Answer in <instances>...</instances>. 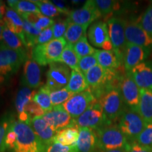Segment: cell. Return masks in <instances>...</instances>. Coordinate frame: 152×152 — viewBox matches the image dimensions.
Listing matches in <instances>:
<instances>
[{
  "label": "cell",
  "mask_w": 152,
  "mask_h": 152,
  "mask_svg": "<svg viewBox=\"0 0 152 152\" xmlns=\"http://www.w3.org/2000/svg\"><path fill=\"white\" fill-rule=\"evenodd\" d=\"M14 120L10 114H6L0 118V152L6 151L4 142L7 132Z\"/></svg>",
  "instance_id": "37"
},
{
  "label": "cell",
  "mask_w": 152,
  "mask_h": 152,
  "mask_svg": "<svg viewBox=\"0 0 152 152\" xmlns=\"http://www.w3.org/2000/svg\"><path fill=\"white\" fill-rule=\"evenodd\" d=\"M87 37L91 45L103 50H113V46L110 39L109 28L106 22L96 20L90 26Z\"/></svg>",
  "instance_id": "12"
},
{
  "label": "cell",
  "mask_w": 152,
  "mask_h": 152,
  "mask_svg": "<svg viewBox=\"0 0 152 152\" xmlns=\"http://www.w3.org/2000/svg\"><path fill=\"white\" fill-rule=\"evenodd\" d=\"M7 7H6L5 4L3 1H0V18L3 19L4 16L6 11H7Z\"/></svg>",
  "instance_id": "47"
},
{
  "label": "cell",
  "mask_w": 152,
  "mask_h": 152,
  "mask_svg": "<svg viewBox=\"0 0 152 152\" xmlns=\"http://www.w3.org/2000/svg\"><path fill=\"white\" fill-rule=\"evenodd\" d=\"M135 141L141 145L152 148V123H148L143 131L136 138Z\"/></svg>",
  "instance_id": "40"
},
{
  "label": "cell",
  "mask_w": 152,
  "mask_h": 152,
  "mask_svg": "<svg viewBox=\"0 0 152 152\" xmlns=\"http://www.w3.org/2000/svg\"><path fill=\"white\" fill-rule=\"evenodd\" d=\"M46 152H79L75 146H66L58 143V142H53L52 144L47 148Z\"/></svg>",
  "instance_id": "44"
},
{
  "label": "cell",
  "mask_w": 152,
  "mask_h": 152,
  "mask_svg": "<svg viewBox=\"0 0 152 152\" xmlns=\"http://www.w3.org/2000/svg\"><path fill=\"white\" fill-rule=\"evenodd\" d=\"M94 152H127V150L125 148H121V149L111 150H99V151H95Z\"/></svg>",
  "instance_id": "49"
},
{
  "label": "cell",
  "mask_w": 152,
  "mask_h": 152,
  "mask_svg": "<svg viewBox=\"0 0 152 152\" xmlns=\"http://www.w3.org/2000/svg\"><path fill=\"white\" fill-rule=\"evenodd\" d=\"M42 118L58 132L74 124V119L72 118L63 106H54L50 111H47Z\"/></svg>",
  "instance_id": "15"
},
{
  "label": "cell",
  "mask_w": 152,
  "mask_h": 152,
  "mask_svg": "<svg viewBox=\"0 0 152 152\" xmlns=\"http://www.w3.org/2000/svg\"><path fill=\"white\" fill-rule=\"evenodd\" d=\"M6 26L14 32L23 41V19L14 9L7 8L3 18Z\"/></svg>",
  "instance_id": "23"
},
{
  "label": "cell",
  "mask_w": 152,
  "mask_h": 152,
  "mask_svg": "<svg viewBox=\"0 0 152 152\" xmlns=\"http://www.w3.org/2000/svg\"><path fill=\"white\" fill-rule=\"evenodd\" d=\"M37 91L33 90L27 86H23L19 89L15 99V107L18 115V120L29 124L30 118L27 113H25L24 108L29 102L33 100Z\"/></svg>",
  "instance_id": "19"
},
{
  "label": "cell",
  "mask_w": 152,
  "mask_h": 152,
  "mask_svg": "<svg viewBox=\"0 0 152 152\" xmlns=\"http://www.w3.org/2000/svg\"><path fill=\"white\" fill-rule=\"evenodd\" d=\"M95 56L99 65L106 69L116 71V69L121 66V63L123 61L122 58H120L113 50L96 49Z\"/></svg>",
  "instance_id": "22"
},
{
  "label": "cell",
  "mask_w": 152,
  "mask_h": 152,
  "mask_svg": "<svg viewBox=\"0 0 152 152\" xmlns=\"http://www.w3.org/2000/svg\"><path fill=\"white\" fill-rule=\"evenodd\" d=\"M75 94L69 92L67 89L63 88L58 90L52 91L50 93V99L53 107L58 106H62L67 101L71 98Z\"/></svg>",
  "instance_id": "36"
},
{
  "label": "cell",
  "mask_w": 152,
  "mask_h": 152,
  "mask_svg": "<svg viewBox=\"0 0 152 152\" xmlns=\"http://www.w3.org/2000/svg\"><path fill=\"white\" fill-rule=\"evenodd\" d=\"M79 152H94L97 149L96 133L90 128H79V137L77 142Z\"/></svg>",
  "instance_id": "21"
},
{
  "label": "cell",
  "mask_w": 152,
  "mask_h": 152,
  "mask_svg": "<svg viewBox=\"0 0 152 152\" xmlns=\"http://www.w3.org/2000/svg\"><path fill=\"white\" fill-rule=\"evenodd\" d=\"M119 90L125 104L130 109L138 111L140 88L128 73L121 78Z\"/></svg>",
  "instance_id": "13"
},
{
  "label": "cell",
  "mask_w": 152,
  "mask_h": 152,
  "mask_svg": "<svg viewBox=\"0 0 152 152\" xmlns=\"http://www.w3.org/2000/svg\"><path fill=\"white\" fill-rule=\"evenodd\" d=\"M67 45L65 38L53 39L45 45H37L31 50V58L39 66L59 62L63 51Z\"/></svg>",
  "instance_id": "2"
},
{
  "label": "cell",
  "mask_w": 152,
  "mask_h": 152,
  "mask_svg": "<svg viewBox=\"0 0 152 152\" xmlns=\"http://www.w3.org/2000/svg\"><path fill=\"white\" fill-rule=\"evenodd\" d=\"M149 54V49L127 43L123 55V64L127 73L130 72L135 66L143 63Z\"/></svg>",
  "instance_id": "16"
},
{
  "label": "cell",
  "mask_w": 152,
  "mask_h": 152,
  "mask_svg": "<svg viewBox=\"0 0 152 152\" xmlns=\"http://www.w3.org/2000/svg\"><path fill=\"white\" fill-rule=\"evenodd\" d=\"M7 3L9 6V8L14 9L16 4L18 3V1L17 0H9V1H7Z\"/></svg>",
  "instance_id": "50"
},
{
  "label": "cell",
  "mask_w": 152,
  "mask_h": 152,
  "mask_svg": "<svg viewBox=\"0 0 152 152\" xmlns=\"http://www.w3.org/2000/svg\"><path fill=\"white\" fill-rule=\"evenodd\" d=\"M140 25L143 29L152 37V5L149 6L142 15Z\"/></svg>",
  "instance_id": "42"
},
{
  "label": "cell",
  "mask_w": 152,
  "mask_h": 152,
  "mask_svg": "<svg viewBox=\"0 0 152 152\" xmlns=\"http://www.w3.org/2000/svg\"><path fill=\"white\" fill-rule=\"evenodd\" d=\"M6 26L5 23L3 19L0 18V47L3 46L2 45V39H1V35H2V32L4 27Z\"/></svg>",
  "instance_id": "48"
},
{
  "label": "cell",
  "mask_w": 152,
  "mask_h": 152,
  "mask_svg": "<svg viewBox=\"0 0 152 152\" xmlns=\"http://www.w3.org/2000/svg\"><path fill=\"white\" fill-rule=\"evenodd\" d=\"M74 123L78 128H87L96 130L108 125L104 112L97 100L89 107L80 116L74 120Z\"/></svg>",
  "instance_id": "7"
},
{
  "label": "cell",
  "mask_w": 152,
  "mask_h": 152,
  "mask_svg": "<svg viewBox=\"0 0 152 152\" xmlns=\"http://www.w3.org/2000/svg\"><path fill=\"white\" fill-rule=\"evenodd\" d=\"M127 152H152V148L137 143L128 144L125 148Z\"/></svg>",
  "instance_id": "46"
},
{
  "label": "cell",
  "mask_w": 152,
  "mask_h": 152,
  "mask_svg": "<svg viewBox=\"0 0 152 152\" xmlns=\"http://www.w3.org/2000/svg\"><path fill=\"white\" fill-rule=\"evenodd\" d=\"M28 58L26 49L14 50L4 46L0 47V75L7 77L16 73Z\"/></svg>",
  "instance_id": "5"
},
{
  "label": "cell",
  "mask_w": 152,
  "mask_h": 152,
  "mask_svg": "<svg viewBox=\"0 0 152 152\" xmlns=\"http://www.w3.org/2000/svg\"><path fill=\"white\" fill-rule=\"evenodd\" d=\"M25 113H27L30 120L34 118L42 117L46 113L38 104L35 103L34 101H31L24 108Z\"/></svg>",
  "instance_id": "41"
},
{
  "label": "cell",
  "mask_w": 152,
  "mask_h": 152,
  "mask_svg": "<svg viewBox=\"0 0 152 152\" xmlns=\"http://www.w3.org/2000/svg\"><path fill=\"white\" fill-rule=\"evenodd\" d=\"M125 23L126 21L118 18H111L108 20V28L113 51L123 61L125 49L127 45L125 38Z\"/></svg>",
  "instance_id": "10"
},
{
  "label": "cell",
  "mask_w": 152,
  "mask_h": 152,
  "mask_svg": "<svg viewBox=\"0 0 152 152\" xmlns=\"http://www.w3.org/2000/svg\"><path fill=\"white\" fill-rule=\"evenodd\" d=\"M95 4L101 15L105 18L109 17L114 11L119 9L118 2L112 0H96Z\"/></svg>",
  "instance_id": "34"
},
{
  "label": "cell",
  "mask_w": 152,
  "mask_h": 152,
  "mask_svg": "<svg viewBox=\"0 0 152 152\" xmlns=\"http://www.w3.org/2000/svg\"><path fill=\"white\" fill-rule=\"evenodd\" d=\"M125 33L127 43L146 49L152 48V37L143 29L140 23L134 21H126Z\"/></svg>",
  "instance_id": "14"
},
{
  "label": "cell",
  "mask_w": 152,
  "mask_h": 152,
  "mask_svg": "<svg viewBox=\"0 0 152 152\" xmlns=\"http://www.w3.org/2000/svg\"><path fill=\"white\" fill-rule=\"evenodd\" d=\"M102 15L96 7L95 1L90 0L85 1L80 9L71 11L67 20L68 23L89 27L91 23L96 21Z\"/></svg>",
  "instance_id": "11"
},
{
  "label": "cell",
  "mask_w": 152,
  "mask_h": 152,
  "mask_svg": "<svg viewBox=\"0 0 152 152\" xmlns=\"http://www.w3.org/2000/svg\"><path fill=\"white\" fill-rule=\"evenodd\" d=\"M50 93L51 90L45 85L39 89L33 98L34 102L45 112L50 111L53 108L50 99Z\"/></svg>",
  "instance_id": "32"
},
{
  "label": "cell",
  "mask_w": 152,
  "mask_h": 152,
  "mask_svg": "<svg viewBox=\"0 0 152 152\" xmlns=\"http://www.w3.org/2000/svg\"><path fill=\"white\" fill-rule=\"evenodd\" d=\"M37 6L40 13L43 16L48 18H54L61 14L66 15L64 11L56 7L51 1L41 0V1H33Z\"/></svg>",
  "instance_id": "33"
},
{
  "label": "cell",
  "mask_w": 152,
  "mask_h": 152,
  "mask_svg": "<svg viewBox=\"0 0 152 152\" xmlns=\"http://www.w3.org/2000/svg\"><path fill=\"white\" fill-rule=\"evenodd\" d=\"M68 23L67 19L66 20H55L54 25L52 26L53 35L54 39H59L62 38L67 30Z\"/></svg>",
  "instance_id": "43"
},
{
  "label": "cell",
  "mask_w": 152,
  "mask_h": 152,
  "mask_svg": "<svg viewBox=\"0 0 152 152\" xmlns=\"http://www.w3.org/2000/svg\"><path fill=\"white\" fill-rule=\"evenodd\" d=\"M118 128L127 138L135 140L147 123L144 121L137 111L133 109H125L119 118Z\"/></svg>",
  "instance_id": "6"
},
{
  "label": "cell",
  "mask_w": 152,
  "mask_h": 152,
  "mask_svg": "<svg viewBox=\"0 0 152 152\" xmlns=\"http://www.w3.org/2000/svg\"><path fill=\"white\" fill-rule=\"evenodd\" d=\"M20 16L23 20H27L30 23L33 24L35 28L40 31L52 27L55 22V20H53L52 18H48V17L43 16L42 14H38V13L25 14Z\"/></svg>",
  "instance_id": "29"
},
{
  "label": "cell",
  "mask_w": 152,
  "mask_h": 152,
  "mask_svg": "<svg viewBox=\"0 0 152 152\" xmlns=\"http://www.w3.org/2000/svg\"><path fill=\"white\" fill-rule=\"evenodd\" d=\"M96 101L97 99L95 98L94 95L87 89L84 92L74 94L62 106L72 118L75 120L80 116Z\"/></svg>",
  "instance_id": "8"
},
{
  "label": "cell",
  "mask_w": 152,
  "mask_h": 152,
  "mask_svg": "<svg viewBox=\"0 0 152 152\" xmlns=\"http://www.w3.org/2000/svg\"><path fill=\"white\" fill-rule=\"evenodd\" d=\"M7 77H4V76L0 75V87H1L4 83L7 82Z\"/></svg>",
  "instance_id": "51"
},
{
  "label": "cell",
  "mask_w": 152,
  "mask_h": 152,
  "mask_svg": "<svg viewBox=\"0 0 152 152\" xmlns=\"http://www.w3.org/2000/svg\"><path fill=\"white\" fill-rule=\"evenodd\" d=\"M97 138V149L111 150L126 148L128 138L121 132L118 125H106L95 130Z\"/></svg>",
  "instance_id": "3"
},
{
  "label": "cell",
  "mask_w": 152,
  "mask_h": 152,
  "mask_svg": "<svg viewBox=\"0 0 152 152\" xmlns=\"http://www.w3.org/2000/svg\"><path fill=\"white\" fill-rule=\"evenodd\" d=\"M139 113L147 123H152V90L140 89Z\"/></svg>",
  "instance_id": "24"
},
{
  "label": "cell",
  "mask_w": 152,
  "mask_h": 152,
  "mask_svg": "<svg viewBox=\"0 0 152 152\" xmlns=\"http://www.w3.org/2000/svg\"><path fill=\"white\" fill-rule=\"evenodd\" d=\"M88 26L69 23L65 33V39L68 45H74L83 37H86Z\"/></svg>",
  "instance_id": "28"
},
{
  "label": "cell",
  "mask_w": 152,
  "mask_h": 152,
  "mask_svg": "<svg viewBox=\"0 0 152 152\" xmlns=\"http://www.w3.org/2000/svg\"><path fill=\"white\" fill-rule=\"evenodd\" d=\"M21 84L31 89H37L42 85L40 66L31 58H28L23 64Z\"/></svg>",
  "instance_id": "17"
},
{
  "label": "cell",
  "mask_w": 152,
  "mask_h": 152,
  "mask_svg": "<svg viewBox=\"0 0 152 152\" xmlns=\"http://www.w3.org/2000/svg\"><path fill=\"white\" fill-rule=\"evenodd\" d=\"M2 39V45L7 48L14 49V50H24L25 45L23 42L21 38L14 33V32L11 31L7 26H5L2 32L1 35Z\"/></svg>",
  "instance_id": "27"
},
{
  "label": "cell",
  "mask_w": 152,
  "mask_h": 152,
  "mask_svg": "<svg viewBox=\"0 0 152 152\" xmlns=\"http://www.w3.org/2000/svg\"><path fill=\"white\" fill-rule=\"evenodd\" d=\"M97 64V60L94 54L80 58L77 68H78V71L83 73V75H85L91 68Z\"/></svg>",
  "instance_id": "39"
},
{
  "label": "cell",
  "mask_w": 152,
  "mask_h": 152,
  "mask_svg": "<svg viewBox=\"0 0 152 152\" xmlns=\"http://www.w3.org/2000/svg\"><path fill=\"white\" fill-rule=\"evenodd\" d=\"M73 49L80 58L94 54L96 51V49L91 46L88 42L87 37H83L75 43L73 45Z\"/></svg>",
  "instance_id": "35"
},
{
  "label": "cell",
  "mask_w": 152,
  "mask_h": 152,
  "mask_svg": "<svg viewBox=\"0 0 152 152\" xmlns=\"http://www.w3.org/2000/svg\"><path fill=\"white\" fill-rule=\"evenodd\" d=\"M29 125L47 148L54 142L58 132L49 125L42 117L34 118L30 121Z\"/></svg>",
  "instance_id": "18"
},
{
  "label": "cell",
  "mask_w": 152,
  "mask_h": 152,
  "mask_svg": "<svg viewBox=\"0 0 152 152\" xmlns=\"http://www.w3.org/2000/svg\"><path fill=\"white\" fill-rule=\"evenodd\" d=\"M69 92L73 94H78L88 89V85L85 79V75L77 71H71L69 82L66 87Z\"/></svg>",
  "instance_id": "26"
},
{
  "label": "cell",
  "mask_w": 152,
  "mask_h": 152,
  "mask_svg": "<svg viewBox=\"0 0 152 152\" xmlns=\"http://www.w3.org/2000/svg\"><path fill=\"white\" fill-rule=\"evenodd\" d=\"M70 68L61 62L49 64V69L47 73L46 86L51 92L65 88L71 77Z\"/></svg>",
  "instance_id": "9"
},
{
  "label": "cell",
  "mask_w": 152,
  "mask_h": 152,
  "mask_svg": "<svg viewBox=\"0 0 152 152\" xmlns=\"http://www.w3.org/2000/svg\"><path fill=\"white\" fill-rule=\"evenodd\" d=\"M79 137V128L74 123L71 126L60 130L55 137L54 142L66 146H75Z\"/></svg>",
  "instance_id": "25"
},
{
  "label": "cell",
  "mask_w": 152,
  "mask_h": 152,
  "mask_svg": "<svg viewBox=\"0 0 152 152\" xmlns=\"http://www.w3.org/2000/svg\"><path fill=\"white\" fill-rule=\"evenodd\" d=\"M11 128L16 134V139L10 151L12 152H46L47 147L29 124L19 121H13Z\"/></svg>",
  "instance_id": "1"
},
{
  "label": "cell",
  "mask_w": 152,
  "mask_h": 152,
  "mask_svg": "<svg viewBox=\"0 0 152 152\" xmlns=\"http://www.w3.org/2000/svg\"><path fill=\"white\" fill-rule=\"evenodd\" d=\"M13 9H14L18 14H20V16L29 13L41 14L38 7L33 1H26V0L18 1V3Z\"/></svg>",
  "instance_id": "38"
},
{
  "label": "cell",
  "mask_w": 152,
  "mask_h": 152,
  "mask_svg": "<svg viewBox=\"0 0 152 152\" xmlns=\"http://www.w3.org/2000/svg\"><path fill=\"white\" fill-rule=\"evenodd\" d=\"M40 30L35 28L33 24L23 20V44L26 49H32L36 46L37 39Z\"/></svg>",
  "instance_id": "30"
},
{
  "label": "cell",
  "mask_w": 152,
  "mask_h": 152,
  "mask_svg": "<svg viewBox=\"0 0 152 152\" xmlns=\"http://www.w3.org/2000/svg\"><path fill=\"white\" fill-rule=\"evenodd\" d=\"M98 101L108 125H111L113 121L119 119L126 109L119 88L111 89L107 91Z\"/></svg>",
  "instance_id": "4"
},
{
  "label": "cell",
  "mask_w": 152,
  "mask_h": 152,
  "mask_svg": "<svg viewBox=\"0 0 152 152\" xmlns=\"http://www.w3.org/2000/svg\"><path fill=\"white\" fill-rule=\"evenodd\" d=\"M53 39H54V35H53V30L52 26V27L42 30L37 39L36 45H45V44H47L50 41H52Z\"/></svg>",
  "instance_id": "45"
},
{
  "label": "cell",
  "mask_w": 152,
  "mask_h": 152,
  "mask_svg": "<svg viewBox=\"0 0 152 152\" xmlns=\"http://www.w3.org/2000/svg\"><path fill=\"white\" fill-rule=\"evenodd\" d=\"M80 58L73 49V45L67 44L63 51L59 62L63 63L74 71H78V65Z\"/></svg>",
  "instance_id": "31"
},
{
  "label": "cell",
  "mask_w": 152,
  "mask_h": 152,
  "mask_svg": "<svg viewBox=\"0 0 152 152\" xmlns=\"http://www.w3.org/2000/svg\"><path fill=\"white\" fill-rule=\"evenodd\" d=\"M140 89L152 90V65L142 63L128 73Z\"/></svg>",
  "instance_id": "20"
}]
</instances>
